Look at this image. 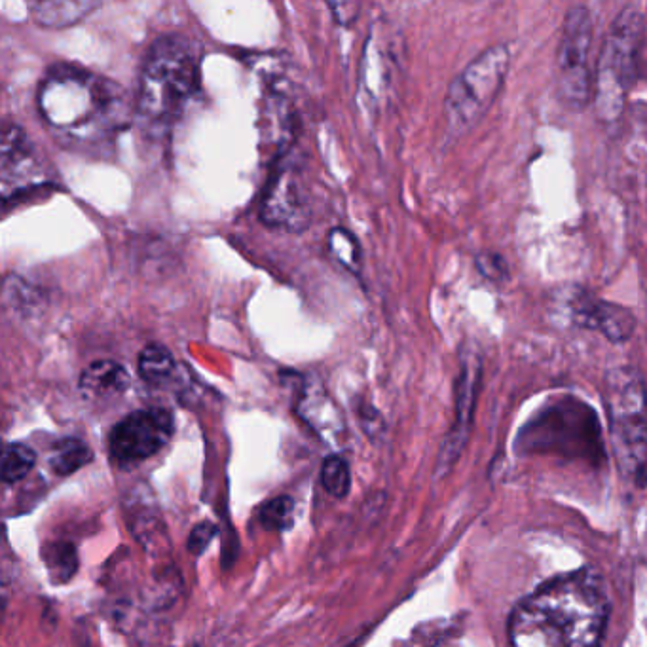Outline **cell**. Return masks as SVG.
<instances>
[{
  "mask_svg": "<svg viewBox=\"0 0 647 647\" xmlns=\"http://www.w3.org/2000/svg\"><path fill=\"white\" fill-rule=\"evenodd\" d=\"M37 463V454L27 444L10 443L4 450L2 460V481L14 484L29 475Z\"/></svg>",
  "mask_w": 647,
  "mask_h": 647,
  "instance_id": "19",
  "label": "cell"
},
{
  "mask_svg": "<svg viewBox=\"0 0 647 647\" xmlns=\"http://www.w3.org/2000/svg\"><path fill=\"white\" fill-rule=\"evenodd\" d=\"M92 460L93 452L88 444L80 439L67 437V439H61L54 446V450L50 454V467L59 477H67V475H73L74 471L82 469L84 465H88Z\"/></svg>",
  "mask_w": 647,
  "mask_h": 647,
  "instance_id": "17",
  "label": "cell"
},
{
  "mask_svg": "<svg viewBox=\"0 0 647 647\" xmlns=\"http://www.w3.org/2000/svg\"><path fill=\"white\" fill-rule=\"evenodd\" d=\"M37 105L57 143L88 156L107 154L130 128L135 112L124 88L71 63L48 69L38 86Z\"/></svg>",
  "mask_w": 647,
  "mask_h": 647,
  "instance_id": "1",
  "label": "cell"
},
{
  "mask_svg": "<svg viewBox=\"0 0 647 647\" xmlns=\"http://www.w3.org/2000/svg\"><path fill=\"white\" fill-rule=\"evenodd\" d=\"M260 219L287 232H302L310 226L312 209L304 185V169L291 152L281 154L270 173L260 202Z\"/></svg>",
  "mask_w": 647,
  "mask_h": 647,
  "instance_id": "9",
  "label": "cell"
},
{
  "mask_svg": "<svg viewBox=\"0 0 647 647\" xmlns=\"http://www.w3.org/2000/svg\"><path fill=\"white\" fill-rule=\"evenodd\" d=\"M518 452L534 450L564 458L598 460L602 439L596 414L587 403L562 399L549 403L537 412L518 435Z\"/></svg>",
  "mask_w": 647,
  "mask_h": 647,
  "instance_id": "5",
  "label": "cell"
},
{
  "mask_svg": "<svg viewBox=\"0 0 647 647\" xmlns=\"http://www.w3.org/2000/svg\"><path fill=\"white\" fill-rule=\"evenodd\" d=\"M566 306L575 325L596 331L613 344L627 342L636 329V317L630 310L583 289L570 291Z\"/></svg>",
  "mask_w": 647,
  "mask_h": 647,
  "instance_id": "13",
  "label": "cell"
},
{
  "mask_svg": "<svg viewBox=\"0 0 647 647\" xmlns=\"http://www.w3.org/2000/svg\"><path fill=\"white\" fill-rule=\"evenodd\" d=\"M321 484L334 498L348 496L352 488V473H350V465L342 456L333 454L325 458L321 467Z\"/></svg>",
  "mask_w": 647,
  "mask_h": 647,
  "instance_id": "20",
  "label": "cell"
},
{
  "mask_svg": "<svg viewBox=\"0 0 647 647\" xmlns=\"http://www.w3.org/2000/svg\"><path fill=\"white\" fill-rule=\"evenodd\" d=\"M481 380V353L475 346H471L463 355L462 369L456 382V420L441 446V454L437 462V477H443L444 473H448L456 465L462 456L465 444L469 441Z\"/></svg>",
  "mask_w": 647,
  "mask_h": 647,
  "instance_id": "12",
  "label": "cell"
},
{
  "mask_svg": "<svg viewBox=\"0 0 647 647\" xmlns=\"http://www.w3.org/2000/svg\"><path fill=\"white\" fill-rule=\"evenodd\" d=\"M217 534H219V530L215 524H211V522L198 524L188 537V551L194 556L204 555L205 549L209 547V543Z\"/></svg>",
  "mask_w": 647,
  "mask_h": 647,
  "instance_id": "25",
  "label": "cell"
},
{
  "mask_svg": "<svg viewBox=\"0 0 647 647\" xmlns=\"http://www.w3.org/2000/svg\"><path fill=\"white\" fill-rule=\"evenodd\" d=\"M139 374L148 386H166L177 374V361L162 344H148L139 355Z\"/></svg>",
  "mask_w": 647,
  "mask_h": 647,
  "instance_id": "16",
  "label": "cell"
},
{
  "mask_svg": "<svg viewBox=\"0 0 647 647\" xmlns=\"http://www.w3.org/2000/svg\"><path fill=\"white\" fill-rule=\"evenodd\" d=\"M477 268H479V272L484 278L490 279L494 283H501V281L509 278V270H507L505 260L501 259L500 255H496V253H481L477 257Z\"/></svg>",
  "mask_w": 647,
  "mask_h": 647,
  "instance_id": "23",
  "label": "cell"
},
{
  "mask_svg": "<svg viewBox=\"0 0 647 647\" xmlns=\"http://www.w3.org/2000/svg\"><path fill=\"white\" fill-rule=\"evenodd\" d=\"M604 403L611 443L621 475L644 488L647 484V388L632 367L610 370L604 382Z\"/></svg>",
  "mask_w": 647,
  "mask_h": 647,
  "instance_id": "4",
  "label": "cell"
},
{
  "mask_svg": "<svg viewBox=\"0 0 647 647\" xmlns=\"http://www.w3.org/2000/svg\"><path fill=\"white\" fill-rule=\"evenodd\" d=\"M31 19L44 29H67L93 14L101 0H23Z\"/></svg>",
  "mask_w": 647,
  "mask_h": 647,
  "instance_id": "14",
  "label": "cell"
},
{
  "mask_svg": "<svg viewBox=\"0 0 647 647\" xmlns=\"http://www.w3.org/2000/svg\"><path fill=\"white\" fill-rule=\"evenodd\" d=\"M44 564L52 575L54 583H67L78 570L76 549L67 541H56L44 547Z\"/></svg>",
  "mask_w": 647,
  "mask_h": 647,
  "instance_id": "18",
  "label": "cell"
},
{
  "mask_svg": "<svg viewBox=\"0 0 647 647\" xmlns=\"http://www.w3.org/2000/svg\"><path fill=\"white\" fill-rule=\"evenodd\" d=\"M175 431L173 414L166 408H145L128 414L112 427L111 456L118 463H137L158 454Z\"/></svg>",
  "mask_w": 647,
  "mask_h": 647,
  "instance_id": "11",
  "label": "cell"
},
{
  "mask_svg": "<svg viewBox=\"0 0 647 647\" xmlns=\"http://www.w3.org/2000/svg\"><path fill=\"white\" fill-rule=\"evenodd\" d=\"M130 388V374L116 361H95L80 376V389L90 397L109 399Z\"/></svg>",
  "mask_w": 647,
  "mask_h": 647,
  "instance_id": "15",
  "label": "cell"
},
{
  "mask_svg": "<svg viewBox=\"0 0 647 647\" xmlns=\"http://www.w3.org/2000/svg\"><path fill=\"white\" fill-rule=\"evenodd\" d=\"M642 33L644 18L634 10H625L613 21L604 40L594 93L596 111L604 124H615L623 114L627 92L636 76Z\"/></svg>",
  "mask_w": 647,
  "mask_h": 647,
  "instance_id": "7",
  "label": "cell"
},
{
  "mask_svg": "<svg viewBox=\"0 0 647 647\" xmlns=\"http://www.w3.org/2000/svg\"><path fill=\"white\" fill-rule=\"evenodd\" d=\"M293 515H295V501L289 496H279L276 500H270L260 509V522L268 530H289L293 526Z\"/></svg>",
  "mask_w": 647,
  "mask_h": 647,
  "instance_id": "21",
  "label": "cell"
},
{
  "mask_svg": "<svg viewBox=\"0 0 647 647\" xmlns=\"http://www.w3.org/2000/svg\"><path fill=\"white\" fill-rule=\"evenodd\" d=\"M202 48L185 35L158 38L143 59L135 112L148 130L173 126L200 88Z\"/></svg>",
  "mask_w": 647,
  "mask_h": 647,
  "instance_id": "3",
  "label": "cell"
},
{
  "mask_svg": "<svg viewBox=\"0 0 647 647\" xmlns=\"http://www.w3.org/2000/svg\"><path fill=\"white\" fill-rule=\"evenodd\" d=\"M511 67V52L498 44L475 57L448 86L444 99L446 128L450 139L467 135L498 99Z\"/></svg>",
  "mask_w": 647,
  "mask_h": 647,
  "instance_id": "6",
  "label": "cell"
},
{
  "mask_svg": "<svg viewBox=\"0 0 647 647\" xmlns=\"http://www.w3.org/2000/svg\"><path fill=\"white\" fill-rule=\"evenodd\" d=\"M50 171L38 156L27 133L16 124H6L2 131V160L0 186L4 205L19 200L50 186Z\"/></svg>",
  "mask_w": 647,
  "mask_h": 647,
  "instance_id": "10",
  "label": "cell"
},
{
  "mask_svg": "<svg viewBox=\"0 0 647 647\" xmlns=\"http://www.w3.org/2000/svg\"><path fill=\"white\" fill-rule=\"evenodd\" d=\"M333 19L342 25V27H350L353 25L359 14H361V0H325Z\"/></svg>",
  "mask_w": 647,
  "mask_h": 647,
  "instance_id": "24",
  "label": "cell"
},
{
  "mask_svg": "<svg viewBox=\"0 0 647 647\" xmlns=\"http://www.w3.org/2000/svg\"><path fill=\"white\" fill-rule=\"evenodd\" d=\"M608 619L602 577L583 568L558 575L522 598L509 619V640L518 647L596 646Z\"/></svg>",
  "mask_w": 647,
  "mask_h": 647,
  "instance_id": "2",
  "label": "cell"
},
{
  "mask_svg": "<svg viewBox=\"0 0 647 647\" xmlns=\"http://www.w3.org/2000/svg\"><path fill=\"white\" fill-rule=\"evenodd\" d=\"M591 44V14L585 6H575L564 18L556 52V92L560 101L572 111L585 109L591 101Z\"/></svg>",
  "mask_w": 647,
  "mask_h": 647,
  "instance_id": "8",
  "label": "cell"
},
{
  "mask_svg": "<svg viewBox=\"0 0 647 647\" xmlns=\"http://www.w3.org/2000/svg\"><path fill=\"white\" fill-rule=\"evenodd\" d=\"M329 247L334 259L344 264L348 270H357L361 264V253L359 245L352 234L344 228H334L329 234Z\"/></svg>",
  "mask_w": 647,
  "mask_h": 647,
  "instance_id": "22",
  "label": "cell"
}]
</instances>
